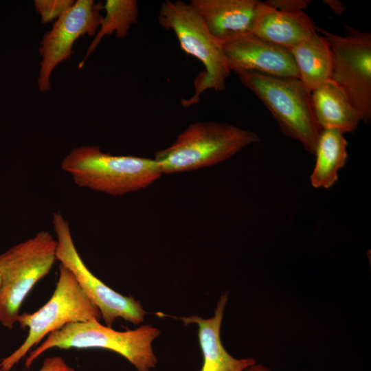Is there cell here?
Masks as SVG:
<instances>
[{
	"label": "cell",
	"instance_id": "obj_1",
	"mask_svg": "<svg viewBox=\"0 0 371 371\" xmlns=\"http://www.w3.org/2000/svg\"><path fill=\"white\" fill-rule=\"evenodd\" d=\"M61 168L79 187L112 196L145 188L162 175L155 159L113 155L97 146L74 148L63 159Z\"/></svg>",
	"mask_w": 371,
	"mask_h": 371
},
{
	"label": "cell",
	"instance_id": "obj_2",
	"mask_svg": "<svg viewBox=\"0 0 371 371\" xmlns=\"http://www.w3.org/2000/svg\"><path fill=\"white\" fill-rule=\"evenodd\" d=\"M159 330L150 324L134 330L117 331L102 325L97 319L71 323L50 333L36 348L30 350L25 360L29 369L44 352L51 348H103L126 359L137 371H150L157 360L152 348Z\"/></svg>",
	"mask_w": 371,
	"mask_h": 371
},
{
	"label": "cell",
	"instance_id": "obj_3",
	"mask_svg": "<svg viewBox=\"0 0 371 371\" xmlns=\"http://www.w3.org/2000/svg\"><path fill=\"white\" fill-rule=\"evenodd\" d=\"M260 141L257 133L229 123L197 122L170 146L157 151L154 159L162 174L186 172L221 163Z\"/></svg>",
	"mask_w": 371,
	"mask_h": 371
},
{
	"label": "cell",
	"instance_id": "obj_4",
	"mask_svg": "<svg viewBox=\"0 0 371 371\" xmlns=\"http://www.w3.org/2000/svg\"><path fill=\"white\" fill-rule=\"evenodd\" d=\"M271 112L282 133L315 153L322 129L313 113L311 91L298 78H278L247 71H234Z\"/></svg>",
	"mask_w": 371,
	"mask_h": 371
},
{
	"label": "cell",
	"instance_id": "obj_5",
	"mask_svg": "<svg viewBox=\"0 0 371 371\" xmlns=\"http://www.w3.org/2000/svg\"><path fill=\"white\" fill-rule=\"evenodd\" d=\"M158 22L164 30L172 31L181 49L198 59L205 69L195 82L194 94L182 100V104L188 106L196 103L207 89L224 91L231 71L222 43L210 33L190 4L181 0L163 2Z\"/></svg>",
	"mask_w": 371,
	"mask_h": 371
},
{
	"label": "cell",
	"instance_id": "obj_6",
	"mask_svg": "<svg viewBox=\"0 0 371 371\" xmlns=\"http://www.w3.org/2000/svg\"><path fill=\"white\" fill-rule=\"evenodd\" d=\"M57 241L41 231L0 254V324L12 329L21 306L34 286L56 260Z\"/></svg>",
	"mask_w": 371,
	"mask_h": 371
},
{
	"label": "cell",
	"instance_id": "obj_7",
	"mask_svg": "<svg viewBox=\"0 0 371 371\" xmlns=\"http://www.w3.org/2000/svg\"><path fill=\"white\" fill-rule=\"evenodd\" d=\"M98 308L82 290L72 273L60 264L59 277L50 299L33 313L20 314L17 322L28 333L23 344L0 361V371H11L34 346L50 333L71 324L100 321Z\"/></svg>",
	"mask_w": 371,
	"mask_h": 371
},
{
	"label": "cell",
	"instance_id": "obj_8",
	"mask_svg": "<svg viewBox=\"0 0 371 371\" xmlns=\"http://www.w3.org/2000/svg\"><path fill=\"white\" fill-rule=\"evenodd\" d=\"M346 32L339 35L316 26L333 54L330 80L348 95L361 121L371 120V34L344 24Z\"/></svg>",
	"mask_w": 371,
	"mask_h": 371
},
{
	"label": "cell",
	"instance_id": "obj_9",
	"mask_svg": "<svg viewBox=\"0 0 371 371\" xmlns=\"http://www.w3.org/2000/svg\"><path fill=\"white\" fill-rule=\"evenodd\" d=\"M52 225L56 235V260L72 273L82 290L98 308L106 326L111 327L118 317L133 324L143 322L147 312L139 301L111 289L87 267L74 243L69 223L60 212L53 213Z\"/></svg>",
	"mask_w": 371,
	"mask_h": 371
},
{
	"label": "cell",
	"instance_id": "obj_10",
	"mask_svg": "<svg viewBox=\"0 0 371 371\" xmlns=\"http://www.w3.org/2000/svg\"><path fill=\"white\" fill-rule=\"evenodd\" d=\"M101 2L78 0L63 14L42 38L39 54L42 57L38 79L41 91L50 89V76L62 61L73 54L74 42L80 36H95L101 25Z\"/></svg>",
	"mask_w": 371,
	"mask_h": 371
},
{
	"label": "cell",
	"instance_id": "obj_11",
	"mask_svg": "<svg viewBox=\"0 0 371 371\" xmlns=\"http://www.w3.org/2000/svg\"><path fill=\"white\" fill-rule=\"evenodd\" d=\"M221 42L230 71H254L274 77L300 79L295 63L288 49L251 32L234 35Z\"/></svg>",
	"mask_w": 371,
	"mask_h": 371
},
{
	"label": "cell",
	"instance_id": "obj_12",
	"mask_svg": "<svg viewBox=\"0 0 371 371\" xmlns=\"http://www.w3.org/2000/svg\"><path fill=\"white\" fill-rule=\"evenodd\" d=\"M250 32L289 49L317 31L316 25L304 11L278 10L261 1Z\"/></svg>",
	"mask_w": 371,
	"mask_h": 371
},
{
	"label": "cell",
	"instance_id": "obj_13",
	"mask_svg": "<svg viewBox=\"0 0 371 371\" xmlns=\"http://www.w3.org/2000/svg\"><path fill=\"white\" fill-rule=\"evenodd\" d=\"M210 33L220 41L250 32L260 1L190 0Z\"/></svg>",
	"mask_w": 371,
	"mask_h": 371
},
{
	"label": "cell",
	"instance_id": "obj_14",
	"mask_svg": "<svg viewBox=\"0 0 371 371\" xmlns=\"http://www.w3.org/2000/svg\"><path fill=\"white\" fill-rule=\"evenodd\" d=\"M227 295L223 294L217 303L214 315L203 319L198 315L179 317L185 325L196 324L203 357L201 371H244L256 363L253 358L236 359L224 348L221 339V326Z\"/></svg>",
	"mask_w": 371,
	"mask_h": 371
},
{
	"label": "cell",
	"instance_id": "obj_15",
	"mask_svg": "<svg viewBox=\"0 0 371 371\" xmlns=\"http://www.w3.org/2000/svg\"><path fill=\"white\" fill-rule=\"evenodd\" d=\"M311 96L315 120L322 130L352 133L361 122L346 93L332 80L312 90Z\"/></svg>",
	"mask_w": 371,
	"mask_h": 371
},
{
	"label": "cell",
	"instance_id": "obj_16",
	"mask_svg": "<svg viewBox=\"0 0 371 371\" xmlns=\"http://www.w3.org/2000/svg\"><path fill=\"white\" fill-rule=\"evenodd\" d=\"M289 50L297 68L300 80L311 91L330 79L333 54L324 36L317 32Z\"/></svg>",
	"mask_w": 371,
	"mask_h": 371
},
{
	"label": "cell",
	"instance_id": "obj_17",
	"mask_svg": "<svg viewBox=\"0 0 371 371\" xmlns=\"http://www.w3.org/2000/svg\"><path fill=\"white\" fill-rule=\"evenodd\" d=\"M348 142L337 130H322L316 145L315 165L310 179L315 188H329L338 180V171L348 159Z\"/></svg>",
	"mask_w": 371,
	"mask_h": 371
},
{
	"label": "cell",
	"instance_id": "obj_18",
	"mask_svg": "<svg viewBox=\"0 0 371 371\" xmlns=\"http://www.w3.org/2000/svg\"><path fill=\"white\" fill-rule=\"evenodd\" d=\"M103 10L105 15L85 58L78 65L79 68L105 36L115 33L117 38H124L131 25L137 23L139 9L135 0H107L103 5Z\"/></svg>",
	"mask_w": 371,
	"mask_h": 371
},
{
	"label": "cell",
	"instance_id": "obj_19",
	"mask_svg": "<svg viewBox=\"0 0 371 371\" xmlns=\"http://www.w3.org/2000/svg\"><path fill=\"white\" fill-rule=\"evenodd\" d=\"M73 0H36L34 5L43 24L57 20L74 3Z\"/></svg>",
	"mask_w": 371,
	"mask_h": 371
},
{
	"label": "cell",
	"instance_id": "obj_20",
	"mask_svg": "<svg viewBox=\"0 0 371 371\" xmlns=\"http://www.w3.org/2000/svg\"><path fill=\"white\" fill-rule=\"evenodd\" d=\"M312 1L308 0H268L264 1L267 5L278 10L307 9Z\"/></svg>",
	"mask_w": 371,
	"mask_h": 371
},
{
	"label": "cell",
	"instance_id": "obj_21",
	"mask_svg": "<svg viewBox=\"0 0 371 371\" xmlns=\"http://www.w3.org/2000/svg\"><path fill=\"white\" fill-rule=\"evenodd\" d=\"M38 371H75V369L61 357L54 356L45 359Z\"/></svg>",
	"mask_w": 371,
	"mask_h": 371
},
{
	"label": "cell",
	"instance_id": "obj_22",
	"mask_svg": "<svg viewBox=\"0 0 371 371\" xmlns=\"http://www.w3.org/2000/svg\"><path fill=\"white\" fill-rule=\"evenodd\" d=\"M337 14H342L346 10L344 3L337 0H324L323 1Z\"/></svg>",
	"mask_w": 371,
	"mask_h": 371
},
{
	"label": "cell",
	"instance_id": "obj_23",
	"mask_svg": "<svg viewBox=\"0 0 371 371\" xmlns=\"http://www.w3.org/2000/svg\"><path fill=\"white\" fill-rule=\"evenodd\" d=\"M244 371H271L270 369L267 368L262 364H253L246 368Z\"/></svg>",
	"mask_w": 371,
	"mask_h": 371
},
{
	"label": "cell",
	"instance_id": "obj_24",
	"mask_svg": "<svg viewBox=\"0 0 371 371\" xmlns=\"http://www.w3.org/2000/svg\"><path fill=\"white\" fill-rule=\"evenodd\" d=\"M0 286H1V276H0Z\"/></svg>",
	"mask_w": 371,
	"mask_h": 371
}]
</instances>
